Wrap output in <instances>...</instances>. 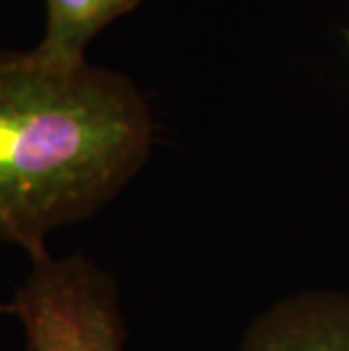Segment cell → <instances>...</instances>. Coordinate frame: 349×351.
<instances>
[{"instance_id":"1","label":"cell","mask_w":349,"mask_h":351,"mask_svg":"<svg viewBox=\"0 0 349 351\" xmlns=\"http://www.w3.org/2000/svg\"><path fill=\"white\" fill-rule=\"evenodd\" d=\"M152 114L128 75L0 50V243L46 252L145 166Z\"/></svg>"},{"instance_id":"2","label":"cell","mask_w":349,"mask_h":351,"mask_svg":"<svg viewBox=\"0 0 349 351\" xmlns=\"http://www.w3.org/2000/svg\"><path fill=\"white\" fill-rule=\"evenodd\" d=\"M14 315L23 324L29 351H123L125 324L116 283L91 258L32 256L16 288Z\"/></svg>"},{"instance_id":"3","label":"cell","mask_w":349,"mask_h":351,"mask_svg":"<svg viewBox=\"0 0 349 351\" xmlns=\"http://www.w3.org/2000/svg\"><path fill=\"white\" fill-rule=\"evenodd\" d=\"M239 351H349V293L306 290L268 306Z\"/></svg>"},{"instance_id":"4","label":"cell","mask_w":349,"mask_h":351,"mask_svg":"<svg viewBox=\"0 0 349 351\" xmlns=\"http://www.w3.org/2000/svg\"><path fill=\"white\" fill-rule=\"evenodd\" d=\"M46 32L34 55L55 66L88 62L86 48L116 19L136 10L141 0H43Z\"/></svg>"}]
</instances>
